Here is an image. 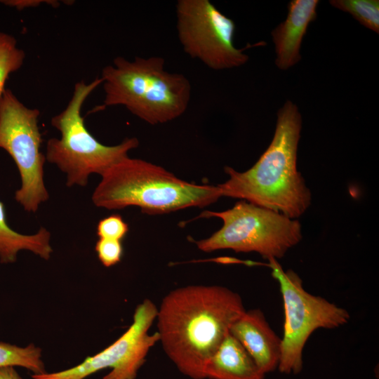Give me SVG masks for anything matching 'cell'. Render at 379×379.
Masks as SVG:
<instances>
[{"instance_id": "obj_16", "label": "cell", "mask_w": 379, "mask_h": 379, "mask_svg": "<svg viewBox=\"0 0 379 379\" xmlns=\"http://www.w3.org/2000/svg\"><path fill=\"white\" fill-rule=\"evenodd\" d=\"M331 5L349 13L363 26L379 32L378 0H331Z\"/></svg>"}, {"instance_id": "obj_12", "label": "cell", "mask_w": 379, "mask_h": 379, "mask_svg": "<svg viewBox=\"0 0 379 379\" xmlns=\"http://www.w3.org/2000/svg\"><path fill=\"white\" fill-rule=\"evenodd\" d=\"M318 0H292L288 4L286 20L272 32L275 46V63L286 70L298 63L302 39L311 22L317 18Z\"/></svg>"}, {"instance_id": "obj_20", "label": "cell", "mask_w": 379, "mask_h": 379, "mask_svg": "<svg viewBox=\"0 0 379 379\" xmlns=\"http://www.w3.org/2000/svg\"><path fill=\"white\" fill-rule=\"evenodd\" d=\"M0 379H22L20 375L12 366L0 368Z\"/></svg>"}, {"instance_id": "obj_6", "label": "cell", "mask_w": 379, "mask_h": 379, "mask_svg": "<svg viewBox=\"0 0 379 379\" xmlns=\"http://www.w3.org/2000/svg\"><path fill=\"white\" fill-rule=\"evenodd\" d=\"M219 218L222 226L209 237L194 241L209 253L231 249L237 253L255 252L263 258L279 259L302 239L301 225L279 212L241 200L223 211H206L199 218Z\"/></svg>"}, {"instance_id": "obj_10", "label": "cell", "mask_w": 379, "mask_h": 379, "mask_svg": "<svg viewBox=\"0 0 379 379\" xmlns=\"http://www.w3.org/2000/svg\"><path fill=\"white\" fill-rule=\"evenodd\" d=\"M158 308L149 299L135 308L133 323L112 345L81 364L64 371L32 374L33 379H84L103 368L111 371L102 379H135L149 350L159 341L157 332L149 333Z\"/></svg>"}, {"instance_id": "obj_15", "label": "cell", "mask_w": 379, "mask_h": 379, "mask_svg": "<svg viewBox=\"0 0 379 379\" xmlns=\"http://www.w3.org/2000/svg\"><path fill=\"white\" fill-rule=\"evenodd\" d=\"M8 366H22L33 374L46 373L41 360V350L30 344L25 347L0 342V368Z\"/></svg>"}, {"instance_id": "obj_9", "label": "cell", "mask_w": 379, "mask_h": 379, "mask_svg": "<svg viewBox=\"0 0 379 379\" xmlns=\"http://www.w3.org/2000/svg\"><path fill=\"white\" fill-rule=\"evenodd\" d=\"M178 38L184 52L213 70L237 67L248 60L246 48L234 44V22L209 0H178Z\"/></svg>"}, {"instance_id": "obj_3", "label": "cell", "mask_w": 379, "mask_h": 379, "mask_svg": "<svg viewBox=\"0 0 379 379\" xmlns=\"http://www.w3.org/2000/svg\"><path fill=\"white\" fill-rule=\"evenodd\" d=\"M92 194L95 206L109 210L140 208L150 215L190 207H205L217 201V186L189 182L163 167L140 159L124 158L110 167Z\"/></svg>"}, {"instance_id": "obj_2", "label": "cell", "mask_w": 379, "mask_h": 379, "mask_svg": "<svg viewBox=\"0 0 379 379\" xmlns=\"http://www.w3.org/2000/svg\"><path fill=\"white\" fill-rule=\"evenodd\" d=\"M301 128L298 107L287 100L278 111L272 140L257 162L244 172L225 167L229 178L218 185L222 197L239 199L291 219L300 217L312 201L297 169Z\"/></svg>"}, {"instance_id": "obj_5", "label": "cell", "mask_w": 379, "mask_h": 379, "mask_svg": "<svg viewBox=\"0 0 379 379\" xmlns=\"http://www.w3.org/2000/svg\"><path fill=\"white\" fill-rule=\"evenodd\" d=\"M101 84V77L89 84L77 82L65 109L51 121V125L60 132L61 138L48 140L46 159L66 173L68 187L87 185L91 174L102 175L139 145L136 138H127L117 145H105L88 131L81 114V107Z\"/></svg>"}, {"instance_id": "obj_18", "label": "cell", "mask_w": 379, "mask_h": 379, "mask_svg": "<svg viewBox=\"0 0 379 379\" xmlns=\"http://www.w3.org/2000/svg\"><path fill=\"white\" fill-rule=\"evenodd\" d=\"M128 232V225L119 214L100 220L97 225L99 238L121 241Z\"/></svg>"}, {"instance_id": "obj_4", "label": "cell", "mask_w": 379, "mask_h": 379, "mask_svg": "<svg viewBox=\"0 0 379 379\" xmlns=\"http://www.w3.org/2000/svg\"><path fill=\"white\" fill-rule=\"evenodd\" d=\"M104 107L121 105L142 121L157 125L173 121L187 110L192 93L189 79L165 69L161 57L114 59L102 71Z\"/></svg>"}, {"instance_id": "obj_7", "label": "cell", "mask_w": 379, "mask_h": 379, "mask_svg": "<svg viewBox=\"0 0 379 379\" xmlns=\"http://www.w3.org/2000/svg\"><path fill=\"white\" fill-rule=\"evenodd\" d=\"M272 275L279 285L284 322L278 370L298 374L303 367V350L310 335L319 328L333 329L347 324L349 312L326 298L311 294L292 270H284L278 260H268Z\"/></svg>"}, {"instance_id": "obj_19", "label": "cell", "mask_w": 379, "mask_h": 379, "mask_svg": "<svg viewBox=\"0 0 379 379\" xmlns=\"http://www.w3.org/2000/svg\"><path fill=\"white\" fill-rule=\"evenodd\" d=\"M95 248L98 259L106 267L120 262L123 255V246L119 240L99 238Z\"/></svg>"}, {"instance_id": "obj_17", "label": "cell", "mask_w": 379, "mask_h": 379, "mask_svg": "<svg viewBox=\"0 0 379 379\" xmlns=\"http://www.w3.org/2000/svg\"><path fill=\"white\" fill-rule=\"evenodd\" d=\"M25 57V53L17 46L15 37L0 32V98L10 74L22 67Z\"/></svg>"}, {"instance_id": "obj_11", "label": "cell", "mask_w": 379, "mask_h": 379, "mask_svg": "<svg viewBox=\"0 0 379 379\" xmlns=\"http://www.w3.org/2000/svg\"><path fill=\"white\" fill-rule=\"evenodd\" d=\"M264 373L278 369L281 338L274 331L258 308L246 312L230 329Z\"/></svg>"}, {"instance_id": "obj_13", "label": "cell", "mask_w": 379, "mask_h": 379, "mask_svg": "<svg viewBox=\"0 0 379 379\" xmlns=\"http://www.w3.org/2000/svg\"><path fill=\"white\" fill-rule=\"evenodd\" d=\"M264 374L230 333L210 359L206 368L209 379H264Z\"/></svg>"}, {"instance_id": "obj_8", "label": "cell", "mask_w": 379, "mask_h": 379, "mask_svg": "<svg viewBox=\"0 0 379 379\" xmlns=\"http://www.w3.org/2000/svg\"><path fill=\"white\" fill-rule=\"evenodd\" d=\"M39 114V109L26 107L10 89L4 90L0 98V148L11 156L21 178L15 199L31 213L49 198L44 180L46 159L40 152Z\"/></svg>"}, {"instance_id": "obj_1", "label": "cell", "mask_w": 379, "mask_h": 379, "mask_svg": "<svg viewBox=\"0 0 379 379\" xmlns=\"http://www.w3.org/2000/svg\"><path fill=\"white\" fill-rule=\"evenodd\" d=\"M245 312L241 297L227 287L182 286L162 299L157 332L166 354L182 373L204 379L210 359Z\"/></svg>"}, {"instance_id": "obj_14", "label": "cell", "mask_w": 379, "mask_h": 379, "mask_svg": "<svg viewBox=\"0 0 379 379\" xmlns=\"http://www.w3.org/2000/svg\"><path fill=\"white\" fill-rule=\"evenodd\" d=\"M51 234L41 227L34 234H22L11 228L6 220L4 204L0 201V262L8 264L16 261L20 251L27 250L43 259L48 260L53 249Z\"/></svg>"}]
</instances>
